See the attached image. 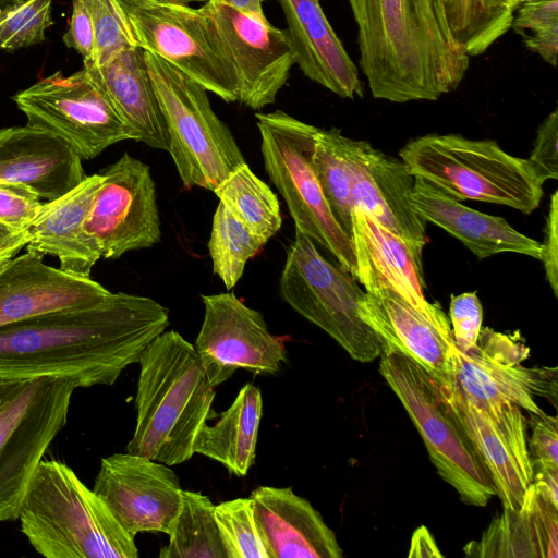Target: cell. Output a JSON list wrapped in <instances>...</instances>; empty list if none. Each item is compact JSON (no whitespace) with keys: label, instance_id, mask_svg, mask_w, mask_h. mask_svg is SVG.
<instances>
[{"label":"cell","instance_id":"cell-1","mask_svg":"<svg viewBox=\"0 0 558 558\" xmlns=\"http://www.w3.org/2000/svg\"><path fill=\"white\" fill-rule=\"evenodd\" d=\"M169 325L167 307L125 292L7 325L0 327V379L59 377L77 388L111 386Z\"/></svg>","mask_w":558,"mask_h":558},{"label":"cell","instance_id":"cell-2","mask_svg":"<svg viewBox=\"0 0 558 558\" xmlns=\"http://www.w3.org/2000/svg\"><path fill=\"white\" fill-rule=\"evenodd\" d=\"M359 65L376 99L437 100L462 83L470 57L447 40L433 0H347Z\"/></svg>","mask_w":558,"mask_h":558},{"label":"cell","instance_id":"cell-3","mask_svg":"<svg viewBox=\"0 0 558 558\" xmlns=\"http://www.w3.org/2000/svg\"><path fill=\"white\" fill-rule=\"evenodd\" d=\"M136 424L126 451L169 466L189 461L207 420L215 416V387L192 343L165 330L140 359Z\"/></svg>","mask_w":558,"mask_h":558},{"label":"cell","instance_id":"cell-4","mask_svg":"<svg viewBox=\"0 0 558 558\" xmlns=\"http://www.w3.org/2000/svg\"><path fill=\"white\" fill-rule=\"evenodd\" d=\"M31 546L46 558H137L135 537L65 463L43 459L19 518Z\"/></svg>","mask_w":558,"mask_h":558},{"label":"cell","instance_id":"cell-5","mask_svg":"<svg viewBox=\"0 0 558 558\" xmlns=\"http://www.w3.org/2000/svg\"><path fill=\"white\" fill-rule=\"evenodd\" d=\"M399 155L413 177L458 201H481L531 214L544 195V183L527 160L509 155L492 140L428 134L411 140Z\"/></svg>","mask_w":558,"mask_h":558},{"label":"cell","instance_id":"cell-6","mask_svg":"<svg viewBox=\"0 0 558 558\" xmlns=\"http://www.w3.org/2000/svg\"><path fill=\"white\" fill-rule=\"evenodd\" d=\"M144 53L166 124L168 151L183 185L214 191L246 162L232 132L215 113L205 88L155 53Z\"/></svg>","mask_w":558,"mask_h":558},{"label":"cell","instance_id":"cell-7","mask_svg":"<svg viewBox=\"0 0 558 558\" xmlns=\"http://www.w3.org/2000/svg\"><path fill=\"white\" fill-rule=\"evenodd\" d=\"M255 118L265 170L283 197L295 230L326 248L355 278L352 238L335 218L312 162L319 128L282 110L256 113Z\"/></svg>","mask_w":558,"mask_h":558},{"label":"cell","instance_id":"cell-8","mask_svg":"<svg viewBox=\"0 0 558 558\" xmlns=\"http://www.w3.org/2000/svg\"><path fill=\"white\" fill-rule=\"evenodd\" d=\"M75 389L68 378L0 379V524L17 520L37 465L68 422Z\"/></svg>","mask_w":558,"mask_h":558},{"label":"cell","instance_id":"cell-9","mask_svg":"<svg viewBox=\"0 0 558 558\" xmlns=\"http://www.w3.org/2000/svg\"><path fill=\"white\" fill-rule=\"evenodd\" d=\"M379 373L404 407L440 477L461 501L485 507L496 496L492 478L437 381L397 351L381 352Z\"/></svg>","mask_w":558,"mask_h":558},{"label":"cell","instance_id":"cell-10","mask_svg":"<svg viewBox=\"0 0 558 558\" xmlns=\"http://www.w3.org/2000/svg\"><path fill=\"white\" fill-rule=\"evenodd\" d=\"M279 291L290 307L330 336L353 360L368 363L379 357V337L361 314L365 291L301 231L295 230L287 248Z\"/></svg>","mask_w":558,"mask_h":558},{"label":"cell","instance_id":"cell-11","mask_svg":"<svg viewBox=\"0 0 558 558\" xmlns=\"http://www.w3.org/2000/svg\"><path fill=\"white\" fill-rule=\"evenodd\" d=\"M136 47L166 60L226 102L238 101L235 68L213 21L199 9L117 0Z\"/></svg>","mask_w":558,"mask_h":558},{"label":"cell","instance_id":"cell-12","mask_svg":"<svg viewBox=\"0 0 558 558\" xmlns=\"http://www.w3.org/2000/svg\"><path fill=\"white\" fill-rule=\"evenodd\" d=\"M27 126L54 134L82 159H93L109 146L133 140L100 84L85 69L70 76L61 71L12 96Z\"/></svg>","mask_w":558,"mask_h":558},{"label":"cell","instance_id":"cell-13","mask_svg":"<svg viewBox=\"0 0 558 558\" xmlns=\"http://www.w3.org/2000/svg\"><path fill=\"white\" fill-rule=\"evenodd\" d=\"M102 182L84 222L101 258L148 248L161 241L156 185L149 167L124 153L101 169Z\"/></svg>","mask_w":558,"mask_h":558},{"label":"cell","instance_id":"cell-14","mask_svg":"<svg viewBox=\"0 0 558 558\" xmlns=\"http://www.w3.org/2000/svg\"><path fill=\"white\" fill-rule=\"evenodd\" d=\"M201 298L204 318L194 348L214 387L238 369L264 375L280 371L287 360L284 340L270 332L258 311L233 292Z\"/></svg>","mask_w":558,"mask_h":558},{"label":"cell","instance_id":"cell-15","mask_svg":"<svg viewBox=\"0 0 558 558\" xmlns=\"http://www.w3.org/2000/svg\"><path fill=\"white\" fill-rule=\"evenodd\" d=\"M437 384L485 465L502 507L519 509L534 474L527 448V420L522 409L506 401L478 404L454 380Z\"/></svg>","mask_w":558,"mask_h":558},{"label":"cell","instance_id":"cell-16","mask_svg":"<svg viewBox=\"0 0 558 558\" xmlns=\"http://www.w3.org/2000/svg\"><path fill=\"white\" fill-rule=\"evenodd\" d=\"M530 349L517 336L481 329L476 344L458 350L454 383L478 404L512 402L527 413L544 412L536 398L557 402V367H527Z\"/></svg>","mask_w":558,"mask_h":558},{"label":"cell","instance_id":"cell-17","mask_svg":"<svg viewBox=\"0 0 558 558\" xmlns=\"http://www.w3.org/2000/svg\"><path fill=\"white\" fill-rule=\"evenodd\" d=\"M93 489L134 537L168 535L182 500L179 477L169 465L128 451L101 459Z\"/></svg>","mask_w":558,"mask_h":558},{"label":"cell","instance_id":"cell-18","mask_svg":"<svg viewBox=\"0 0 558 558\" xmlns=\"http://www.w3.org/2000/svg\"><path fill=\"white\" fill-rule=\"evenodd\" d=\"M201 10L213 21L229 51L239 81L238 101L253 110L274 104L295 64L286 31L221 0H208Z\"/></svg>","mask_w":558,"mask_h":558},{"label":"cell","instance_id":"cell-19","mask_svg":"<svg viewBox=\"0 0 558 558\" xmlns=\"http://www.w3.org/2000/svg\"><path fill=\"white\" fill-rule=\"evenodd\" d=\"M340 143L350 174L353 208L400 236L422 260L427 238L425 221L410 201L414 177L402 160L388 157L366 141L341 135Z\"/></svg>","mask_w":558,"mask_h":558},{"label":"cell","instance_id":"cell-20","mask_svg":"<svg viewBox=\"0 0 558 558\" xmlns=\"http://www.w3.org/2000/svg\"><path fill=\"white\" fill-rule=\"evenodd\" d=\"M351 238L356 260L355 278L366 292L374 294L389 290L434 324L451 331L442 308L424 295L422 260L400 236L353 208Z\"/></svg>","mask_w":558,"mask_h":558},{"label":"cell","instance_id":"cell-21","mask_svg":"<svg viewBox=\"0 0 558 558\" xmlns=\"http://www.w3.org/2000/svg\"><path fill=\"white\" fill-rule=\"evenodd\" d=\"M112 292L90 277L77 276L25 253L0 270V327L40 315L98 305Z\"/></svg>","mask_w":558,"mask_h":558},{"label":"cell","instance_id":"cell-22","mask_svg":"<svg viewBox=\"0 0 558 558\" xmlns=\"http://www.w3.org/2000/svg\"><path fill=\"white\" fill-rule=\"evenodd\" d=\"M361 314L377 333L381 352L397 351L416 362L437 383L454 379L458 349L445 330L396 293L365 291Z\"/></svg>","mask_w":558,"mask_h":558},{"label":"cell","instance_id":"cell-23","mask_svg":"<svg viewBox=\"0 0 558 558\" xmlns=\"http://www.w3.org/2000/svg\"><path fill=\"white\" fill-rule=\"evenodd\" d=\"M86 177L82 158L54 134L31 126L0 129V183L56 199Z\"/></svg>","mask_w":558,"mask_h":558},{"label":"cell","instance_id":"cell-24","mask_svg":"<svg viewBox=\"0 0 558 558\" xmlns=\"http://www.w3.org/2000/svg\"><path fill=\"white\" fill-rule=\"evenodd\" d=\"M287 20L294 63L311 81L341 98L363 97L359 70L337 36L319 0H278Z\"/></svg>","mask_w":558,"mask_h":558},{"label":"cell","instance_id":"cell-25","mask_svg":"<svg viewBox=\"0 0 558 558\" xmlns=\"http://www.w3.org/2000/svg\"><path fill=\"white\" fill-rule=\"evenodd\" d=\"M270 558H341L342 548L319 511L291 487L258 486L250 495Z\"/></svg>","mask_w":558,"mask_h":558},{"label":"cell","instance_id":"cell-26","mask_svg":"<svg viewBox=\"0 0 558 558\" xmlns=\"http://www.w3.org/2000/svg\"><path fill=\"white\" fill-rule=\"evenodd\" d=\"M102 175H86L62 196L44 202L38 215L27 228V253L59 260L60 269L90 277L94 265L101 258L93 239L85 232L84 222Z\"/></svg>","mask_w":558,"mask_h":558},{"label":"cell","instance_id":"cell-27","mask_svg":"<svg viewBox=\"0 0 558 558\" xmlns=\"http://www.w3.org/2000/svg\"><path fill=\"white\" fill-rule=\"evenodd\" d=\"M410 201L425 222L440 227L481 259L511 252L541 260V242L517 231L501 217L466 207L425 179L414 177Z\"/></svg>","mask_w":558,"mask_h":558},{"label":"cell","instance_id":"cell-28","mask_svg":"<svg viewBox=\"0 0 558 558\" xmlns=\"http://www.w3.org/2000/svg\"><path fill=\"white\" fill-rule=\"evenodd\" d=\"M108 94L133 140L168 151L163 116L140 47L125 49L99 66H84Z\"/></svg>","mask_w":558,"mask_h":558},{"label":"cell","instance_id":"cell-29","mask_svg":"<svg viewBox=\"0 0 558 558\" xmlns=\"http://www.w3.org/2000/svg\"><path fill=\"white\" fill-rule=\"evenodd\" d=\"M558 506L532 482L517 510L504 508L478 541L464 547L470 557L558 556Z\"/></svg>","mask_w":558,"mask_h":558},{"label":"cell","instance_id":"cell-30","mask_svg":"<svg viewBox=\"0 0 558 558\" xmlns=\"http://www.w3.org/2000/svg\"><path fill=\"white\" fill-rule=\"evenodd\" d=\"M262 414L260 389L247 383L214 425L201 428L194 453L219 462L230 474L245 476L255 463Z\"/></svg>","mask_w":558,"mask_h":558},{"label":"cell","instance_id":"cell-31","mask_svg":"<svg viewBox=\"0 0 558 558\" xmlns=\"http://www.w3.org/2000/svg\"><path fill=\"white\" fill-rule=\"evenodd\" d=\"M440 27L457 50L466 56L483 54L511 27L512 12L492 0H433Z\"/></svg>","mask_w":558,"mask_h":558},{"label":"cell","instance_id":"cell-32","mask_svg":"<svg viewBox=\"0 0 558 558\" xmlns=\"http://www.w3.org/2000/svg\"><path fill=\"white\" fill-rule=\"evenodd\" d=\"M219 202L265 243L281 228L279 201L246 162L235 168L214 191Z\"/></svg>","mask_w":558,"mask_h":558},{"label":"cell","instance_id":"cell-33","mask_svg":"<svg viewBox=\"0 0 558 558\" xmlns=\"http://www.w3.org/2000/svg\"><path fill=\"white\" fill-rule=\"evenodd\" d=\"M214 504L199 492L182 489L180 510L172 523L168 545L160 558H226Z\"/></svg>","mask_w":558,"mask_h":558},{"label":"cell","instance_id":"cell-34","mask_svg":"<svg viewBox=\"0 0 558 558\" xmlns=\"http://www.w3.org/2000/svg\"><path fill=\"white\" fill-rule=\"evenodd\" d=\"M264 244L219 202L213 217L208 251L213 271L228 290L238 283L247 262Z\"/></svg>","mask_w":558,"mask_h":558},{"label":"cell","instance_id":"cell-35","mask_svg":"<svg viewBox=\"0 0 558 558\" xmlns=\"http://www.w3.org/2000/svg\"><path fill=\"white\" fill-rule=\"evenodd\" d=\"M341 131L318 129L312 162L325 198L341 228L351 236V180L341 148Z\"/></svg>","mask_w":558,"mask_h":558},{"label":"cell","instance_id":"cell-36","mask_svg":"<svg viewBox=\"0 0 558 558\" xmlns=\"http://www.w3.org/2000/svg\"><path fill=\"white\" fill-rule=\"evenodd\" d=\"M226 558H270L256 522L251 497H239L214 506Z\"/></svg>","mask_w":558,"mask_h":558},{"label":"cell","instance_id":"cell-37","mask_svg":"<svg viewBox=\"0 0 558 558\" xmlns=\"http://www.w3.org/2000/svg\"><path fill=\"white\" fill-rule=\"evenodd\" d=\"M523 45L556 66L558 56V0H525L513 14L511 27Z\"/></svg>","mask_w":558,"mask_h":558},{"label":"cell","instance_id":"cell-38","mask_svg":"<svg viewBox=\"0 0 558 558\" xmlns=\"http://www.w3.org/2000/svg\"><path fill=\"white\" fill-rule=\"evenodd\" d=\"M52 0H21L0 11V49L15 50L46 40L53 24Z\"/></svg>","mask_w":558,"mask_h":558},{"label":"cell","instance_id":"cell-39","mask_svg":"<svg viewBox=\"0 0 558 558\" xmlns=\"http://www.w3.org/2000/svg\"><path fill=\"white\" fill-rule=\"evenodd\" d=\"M94 28V54L84 66H99L119 52L136 47L117 0H84Z\"/></svg>","mask_w":558,"mask_h":558},{"label":"cell","instance_id":"cell-40","mask_svg":"<svg viewBox=\"0 0 558 558\" xmlns=\"http://www.w3.org/2000/svg\"><path fill=\"white\" fill-rule=\"evenodd\" d=\"M449 322L457 349L465 352L478 339L483 323V306L476 292L451 295Z\"/></svg>","mask_w":558,"mask_h":558},{"label":"cell","instance_id":"cell-41","mask_svg":"<svg viewBox=\"0 0 558 558\" xmlns=\"http://www.w3.org/2000/svg\"><path fill=\"white\" fill-rule=\"evenodd\" d=\"M532 435L527 439L533 472L558 471V420L556 415L529 413Z\"/></svg>","mask_w":558,"mask_h":558},{"label":"cell","instance_id":"cell-42","mask_svg":"<svg viewBox=\"0 0 558 558\" xmlns=\"http://www.w3.org/2000/svg\"><path fill=\"white\" fill-rule=\"evenodd\" d=\"M557 140L558 109L555 108L539 125L532 153L526 159L543 183L558 178Z\"/></svg>","mask_w":558,"mask_h":558},{"label":"cell","instance_id":"cell-43","mask_svg":"<svg viewBox=\"0 0 558 558\" xmlns=\"http://www.w3.org/2000/svg\"><path fill=\"white\" fill-rule=\"evenodd\" d=\"M44 202L32 191L0 183V221L16 230H27Z\"/></svg>","mask_w":558,"mask_h":558},{"label":"cell","instance_id":"cell-44","mask_svg":"<svg viewBox=\"0 0 558 558\" xmlns=\"http://www.w3.org/2000/svg\"><path fill=\"white\" fill-rule=\"evenodd\" d=\"M62 40L66 47L75 49L83 57V63L92 61L95 45L94 28L84 0L72 1L69 27Z\"/></svg>","mask_w":558,"mask_h":558},{"label":"cell","instance_id":"cell-45","mask_svg":"<svg viewBox=\"0 0 558 558\" xmlns=\"http://www.w3.org/2000/svg\"><path fill=\"white\" fill-rule=\"evenodd\" d=\"M545 236L542 243V257L546 279L554 292L558 295V192L550 197L549 209L546 217Z\"/></svg>","mask_w":558,"mask_h":558},{"label":"cell","instance_id":"cell-46","mask_svg":"<svg viewBox=\"0 0 558 558\" xmlns=\"http://www.w3.org/2000/svg\"><path fill=\"white\" fill-rule=\"evenodd\" d=\"M28 241L27 230H16L0 221V270L25 248Z\"/></svg>","mask_w":558,"mask_h":558},{"label":"cell","instance_id":"cell-47","mask_svg":"<svg viewBox=\"0 0 558 558\" xmlns=\"http://www.w3.org/2000/svg\"><path fill=\"white\" fill-rule=\"evenodd\" d=\"M409 557H444L440 553L438 545L424 525L417 527L411 538Z\"/></svg>","mask_w":558,"mask_h":558},{"label":"cell","instance_id":"cell-48","mask_svg":"<svg viewBox=\"0 0 558 558\" xmlns=\"http://www.w3.org/2000/svg\"><path fill=\"white\" fill-rule=\"evenodd\" d=\"M533 483L555 506H558V471H536L533 474Z\"/></svg>","mask_w":558,"mask_h":558},{"label":"cell","instance_id":"cell-49","mask_svg":"<svg viewBox=\"0 0 558 558\" xmlns=\"http://www.w3.org/2000/svg\"><path fill=\"white\" fill-rule=\"evenodd\" d=\"M236 11L251 17L266 21L267 17L263 11V0H221Z\"/></svg>","mask_w":558,"mask_h":558},{"label":"cell","instance_id":"cell-50","mask_svg":"<svg viewBox=\"0 0 558 558\" xmlns=\"http://www.w3.org/2000/svg\"><path fill=\"white\" fill-rule=\"evenodd\" d=\"M492 1L496 7L504 9L506 11L512 12V13H514V11L518 7L517 0H492Z\"/></svg>","mask_w":558,"mask_h":558},{"label":"cell","instance_id":"cell-51","mask_svg":"<svg viewBox=\"0 0 558 558\" xmlns=\"http://www.w3.org/2000/svg\"><path fill=\"white\" fill-rule=\"evenodd\" d=\"M158 3L165 4H179V5H189L193 2H207L208 0H150Z\"/></svg>","mask_w":558,"mask_h":558},{"label":"cell","instance_id":"cell-52","mask_svg":"<svg viewBox=\"0 0 558 558\" xmlns=\"http://www.w3.org/2000/svg\"><path fill=\"white\" fill-rule=\"evenodd\" d=\"M21 0H0V11L7 8L8 5H11L13 3H16Z\"/></svg>","mask_w":558,"mask_h":558},{"label":"cell","instance_id":"cell-53","mask_svg":"<svg viewBox=\"0 0 558 558\" xmlns=\"http://www.w3.org/2000/svg\"><path fill=\"white\" fill-rule=\"evenodd\" d=\"M523 1H525V0H517L518 5H519L521 2H523Z\"/></svg>","mask_w":558,"mask_h":558}]
</instances>
